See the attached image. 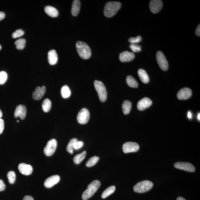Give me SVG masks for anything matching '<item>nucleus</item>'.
<instances>
[{"label":"nucleus","mask_w":200,"mask_h":200,"mask_svg":"<svg viewBox=\"0 0 200 200\" xmlns=\"http://www.w3.org/2000/svg\"><path fill=\"white\" fill-rule=\"evenodd\" d=\"M24 34V32L21 29L16 30L13 33L12 36L13 38H16L22 36Z\"/></svg>","instance_id":"35"},{"label":"nucleus","mask_w":200,"mask_h":200,"mask_svg":"<svg viewBox=\"0 0 200 200\" xmlns=\"http://www.w3.org/2000/svg\"><path fill=\"white\" fill-rule=\"evenodd\" d=\"M200 113H199V114H198V119H199V120H200Z\"/></svg>","instance_id":"46"},{"label":"nucleus","mask_w":200,"mask_h":200,"mask_svg":"<svg viewBox=\"0 0 200 200\" xmlns=\"http://www.w3.org/2000/svg\"><path fill=\"white\" fill-rule=\"evenodd\" d=\"M99 160V158L98 157L93 156V157H90L88 160L86 162V165L88 167H91L94 166L98 162Z\"/></svg>","instance_id":"30"},{"label":"nucleus","mask_w":200,"mask_h":200,"mask_svg":"<svg viewBox=\"0 0 200 200\" xmlns=\"http://www.w3.org/2000/svg\"><path fill=\"white\" fill-rule=\"evenodd\" d=\"M188 117L190 118V119L192 118V114L190 112H188Z\"/></svg>","instance_id":"43"},{"label":"nucleus","mask_w":200,"mask_h":200,"mask_svg":"<svg viewBox=\"0 0 200 200\" xmlns=\"http://www.w3.org/2000/svg\"><path fill=\"white\" fill-rule=\"evenodd\" d=\"M115 186H111L107 188L103 192L101 195V198L103 199L107 198V196H110L115 192Z\"/></svg>","instance_id":"26"},{"label":"nucleus","mask_w":200,"mask_h":200,"mask_svg":"<svg viewBox=\"0 0 200 200\" xmlns=\"http://www.w3.org/2000/svg\"><path fill=\"white\" fill-rule=\"evenodd\" d=\"M90 118V113L86 108H83L80 110L77 115V120L79 123L85 124L87 123Z\"/></svg>","instance_id":"7"},{"label":"nucleus","mask_w":200,"mask_h":200,"mask_svg":"<svg viewBox=\"0 0 200 200\" xmlns=\"http://www.w3.org/2000/svg\"><path fill=\"white\" fill-rule=\"evenodd\" d=\"M4 129V120L0 119V134L2 133Z\"/></svg>","instance_id":"38"},{"label":"nucleus","mask_w":200,"mask_h":200,"mask_svg":"<svg viewBox=\"0 0 200 200\" xmlns=\"http://www.w3.org/2000/svg\"><path fill=\"white\" fill-rule=\"evenodd\" d=\"M5 15L4 12H0V21L2 20L5 17Z\"/></svg>","instance_id":"42"},{"label":"nucleus","mask_w":200,"mask_h":200,"mask_svg":"<svg viewBox=\"0 0 200 200\" xmlns=\"http://www.w3.org/2000/svg\"><path fill=\"white\" fill-rule=\"evenodd\" d=\"M142 38L140 36H138L135 38H131L129 39L128 41L132 44L139 43L142 40Z\"/></svg>","instance_id":"36"},{"label":"nucleus","mask_w":200,"mask_h":200,"mask_svg":"<svg viewBox=\"0 0 200 200\" xmlns=\"http://www.w3.org/2000/svg\"><path fill=\"white\" fill-rule=\"evenodd\" d=\"M86 151H84L81 154H77L74 157L73 160L76 164H79L86 157Z\"/></svg>","instance_id":"25"},{"label":"nucleus","mask_w":200,"mask_h":200,"mask_svg":"<svg viewBox=\"0 0 200 200\" xmlns=\"http://www.w3.org/2000/svg\"><path fill=\"white\" fill-rule=\"evenodd\" d=\"M76 48L79 55L82 58L87 60L91 55V51L90 48L85 42L79 41L76 43Z\"/></svg>","instance_id":"2"},{"label":"nucleus","mask_w":200,"mask_h":200,"mask_svg":"<svg viewBox=\"0 0 200 200\" xmlns=\"http://www.w3.org/2000/svg\"><path fill=\"white\" fill-rule=\"evenodd\" d=\"M123 151L125 154L137 151L139 149L138 144L136 142H128L124 143L122 146Z\"/></svg>","instance_id":"9"},{"label":"nucleus","mask_w":200,"mask_h":200,"mask_svg":"<svg viewBox=\"0 0 200 200\" xmlns=\"http://www.w3.org/2000/svg\"><path fill=\"white\" fill-rule=\"evenodd\" d=\"M154 184L151 182L145 180L140 182L135 185L133 187V190L137 193H145L151 190Z\"/></svg>","instance_id":"5"},{"label":"nucleus","mask_w":200,"mask_h":200,"mask_svg":"<svg viewBox=\"0 0 200 200\" xmlns=\"http://www.w3.org/2000/svg\"><path fill=\"white\" fill-rule=\"evenodd\" d=\"M7 75L5 71H2L0 72V85L4 84L7 81Z\"/></svg>","instance_id":"33"},{"label":"nucleus","mask_w":200,"mask_h":200,"mask_svg":"<svg viewBox=\"0 0 200 200\" xmlns=\"http://www.w3.org/2000/svg\"><path fill=\"white\" fill-rule=\"evenodd\" d=\"M83 143L82 141H77L74 144V149H78L82 147L83 146Z\"/></svg>","instance_id":"37"},{"label":"nucleus","mask_w":200,"mask_h":200,"mask_svg":"<svg viewBox=\"0 0 200 200\" xmlns=\"http://www.w3.org/2000/svg\"><path fill=\"white\" fill-rule=\"evenodd\" d=\"M135 57V54L133 52L125 51L120 54L119 58L121 62H125L132 61Z\"/></svg>","instance_id":"16"},{"label":"nucleus","mask_w":200,"mask_h":200,"mask_svg":"<svg viewBox=\"0 0 200 200\" xmlns=\"http://www.w3.org/2000/svg\"><path fill=\"white\" fill-rule=\"evenodd\" d=\"M62 96L64 98H69L71 95L70 89L68 86L65 85L61 89Z\"/></svg>","instance_id":"28"},{"label":"nucleus","mask_w":200,"mask_h":200,"mask_svg":"<svg viewBox=\"0 0 200 200\" xmlns=\"http://www.w3.org/2000/svg\"><path fill=\"white\" fill-rule=\"evenodd\" d=\"M26 40L25 39L22 38L16 41L15 44L16 45L17 49L19 50L23 49L25 47Z\"/></svg>","instance_id":"31"},{"label":"nucleus","mask_w":200,"mask_h":200,"mask_svg":"<svg viewBox=\"0 0 200 200\" xmlns=\"http://www.w3.org/2000/svg\"><path fill=\"white\" fill-rule=\"evenodd\" d=\"M121 7V3L119 1H109L104 6V15L107 18L112 17L116 14Z\"/></svg>","instance_id":"1"},{"label":"nucleus","mask_w":200,"mask_h":200,"mask_svg":"<svg viewBox=\"0 0 200 200\" xmlns=\"http://www.w3.org/2000/svg\"><path fill=\"white\" fill-rule=\"evenodd\" d=\"M46 91V88L45 86L42 87H36L32 93V98L35 100H39L42 99Z\"/></svg>","instance_id":"15"},{"label":"nucleus","mask_w":200,"mask_h":200,"mask_svg":"<svg viewBox=\"0 0 200 200\" xmlns=\"http://www.w3.org/2000/svg\"><path fill=\"white\" fill-rule=\"evenodd\" d=\"M3 115L2 112H1V110H0V119H1V118L2 117Z\"/></svg>","instance_id":"45"},{"label":"nucleus","mask_w":200,"mask_h":200,"mask_svg":"<svg viewBox=\"0 0 200 200\" xmlns=\"http://www.w3.org/2000/svg\"><path fill=\"white\" fill-rule=\"evenodd\" d=\"M1 45H0V50H1Z\"/></svg>","instance_id":"47"},{"label":"nucleus","mask_w":200,"mask_h":200,"mask_svg":"<svg viewBox=\"0 0 200 200\" xmlns=\"http://www.w3.org/2000/svg\"><path fill=\"white\" fill-rule=\"evenodd\" d=\"M129 47L132 50L133 52H138L141 51V46L135 44H131L130 45Z\"/></svg>","instance_id":"34"},{"label":"nucleus","mask_w":200,"mask_h":200,"mask_svg":"<svg viewBox=\"0 0 200 200\" xmlns=\"http://www.w3.org/2000/svg\"><path fill=\"white\" fill-rule=\"evenodd\" d=\"M174 167L177 169L183 170L188 172H193L195 170L194 166L191 163L188 162H177L174 164Z\"/></svg>","instance_id":"10"},{"label":"nucleus","mask_w":200,"mask_h":200,"mask_svg":"<svg viewBox=\"0 0 200 200\" xmlns=\"http://www.w3.org/2000/svg\"><path fill=\"white\" fill-rule=\"evenodd\" d=\"M138 74L141 81L144 83H147L149 82V76L145 70L140 69L138 71Z\"/></svg>","instance_id":"22"},{"label":"nucleus","mask_w":200,"mask_h":200,"mask_svg":"<svg viewBox=\"0 0 200 200\" xmlns=\"http://www.w3.org/2000/svg\"><path fill=\"white\" fill-rule=\"evenodd\" d=\"M81 7V1L79 0H74L73 1L71 13L73 16H76L79 13Z\"/></svg>","instance_id":"20"},{"label":"nucleus","mask_w":200,"mask_h":200,"mask_svg":"<svg viewBox=\"0 0 200 200\" xmlns=\"http://www.w3.org/2000/svg\"><path fill=\"white\" fill-rule=\"evenodd\" d=\"M23 200H34L32 196L27 195L24 197Z\"/></svg>","instance_id":"41"},{"label":"nucleus","mask_w":200,"mask_h":200,"mask_svg":"<svg viewBox=\"0 0 200 200\" xmlns=\"http://www.w3.org/2000/svg\"><path fill=\"white\" fill-rule=\"evenodd\" d=\"M7 177L9 183L13 184L16 181V174L13 171H10L7 173Z\"/></svg>","instance_id":"32"},{"label":"nucleus","mask_w":200,"mask_h":200,"mask_svg":"<svg viewBox=\"0 0 200 200\" xmlns=\"http://www.w3.org/2000/svg\"><path fill=\"white\" fill-rule=\"evenodd\" d=\"M57 146V140L54 139H52L48 142L44 149V153L47 157H50L54 154Z\"/></svg>","instance_id":"6"},{"label":"nucleus","mask_w":200,"mask_h":200,"mask_svg":"<svg viewBox=\"0 0 200 200\" xmlns=\"http://www.w3.org/2000/svg\"><path fill=\"white\" fill-rule=\"evenodd\" d=\"M14 115L15 118L19 117L21 119H25L26 115V106L22 104H19L17 106Z\"/></svg>","instance_id":"12"},{"label":"nucleus","mask_w":200,"mask_h":200,"mask_svg":"<svg viewBox=\"0 0 200 200\" xmlns=\"http://www.w3.org/2000/svg\"><path fill=\"white\" fill-rule=\"evenodd\" d=\"M78 141V139L75 138L71 139L66 147V151L68 152L71 154H73L74 144Z\"/></svg>","instance_id":"29"},{"label":"nucleus","mask_w":200,"mask_h":200,"mask_svg":"<svg viewBox=\"0 0 200 200\" xmlns=\"http://www.w3.org/2000/svg\"><path fill=\"white\" fill-rule=\"evenodd\" d=\"M44 10L45 13L51 17H57L59 15L58 11L57 9L51 6H46L45 7Z\"/></svg>","instance_id":"21"},{"label":"nucleus","mask_w":200,"mask_h":200,"mask_svg":"<svg viewBox=\"0 0 200 200\" xmlns=\"http://www.w3.org/2000/svg\"><path fill=\"white\" fill-rule=\"evenodd\" d=\"M177 200H186L185 198L179 196L177 198Z\"/></svg>","instance_id":"44"},{"label":"nucleus","mask_w":200,"mask_h":200,"mask_svg":"<svg viewBox=\"0 0 200 200\" xmlns=\"http://www.w3.org/2000/svg\"><path fill=\"white\" fill-rule=\"evenodd\" d=\"M192 95L191 89L189 88H185L178 92L177 96L179 99L186 100L190 98Z\"/></svg>","instance_id":"13"},{"label":"nucleus","mask_w":200,"mask_h":200,"mask_svg":"<svg viewBox=\"0 0 200 200\" xmlns=\"http://www.w3.org/2000/svg\"><path fill=\"white\" fill-rule=\"evenodd\" d=\"M18 169L23 175H29L33 172V168L31 165L21 163L18 166Z\"/></svg>","instance_id":"17"},{"label":"nucleus","mask_w":200,"mask_h":200,"mask_svg":"<svg viewBox=\"0 0 200 200\" xmlns=\"http://www.w3.org/2000/svg\"><path fill=\"white\" fill-rule=\"evenodd\" d=\"M100 186L101 182L98 180L92 181L88 186L87 189L83 192L82 195L83 199L86 200L91 197L96 193Z\"/></svg>","instance_id":"3"},{"label":"nucleus","mask_w":200,"mask_h":200,"mask_svg":"<svg viewBox=\"0 0 200 200\" xmlns=\"http://www.w3.org/2000/svg\"><path fill=\"white\" fill-rule=\"evenodd\" d=\"M132 103L129 101H124L122 105V108L123 113L125 115H128L131 111L132 108Z\"/></svg>","instance_id":"23"},{"label":"nucleus","mask_w":200,"mask_h":200,"mask_svg":"<svg viewBox=\"0 0 200 200\" xmlns=\"http://www.w3.org/2000/svg\"><path fill=\"white\" fill-rule=\"evenodd\" d=\"M60 180V177L58 175H54L49 177L45 180L44 186L46 188H51L57 184Z\"/></svg>","instance_id":"14"},{"label":"nucleus","mask_w":200,"mask_h":200,"mask_svg":"<svg viewBox=\"0 0 200 200\" xmlns=\"http://www.w3.org/2000/svg\"><path fill=\"white\" fill-rule=\"evenodd\" d=\"M152 104V101L149 98L145 97L138 101L137 108L138 110L141 111L149 107Z\"/></svg>","instance_id":"18"},{"label":"nucleus","mask_w":200,"mask_h":200,"mask_svg":"<svg viewBox=\"0 0 200 200\" xmlns=\"http://www.w3.org/2000/svg\"><path fill=\"white\" fill-rule=\"evenodd\" d=\"M94 85L100 101L101 102H104L107 97V92L105 86L101 81L98 80H95Z\"/></svg>","instance_id":"4"},{"label":"nucleus","mask_w":200,"mask_h":200,"mask_svg":"<svg viewBox=\"0 0 200 200\" xmlns=\"http://www.w3.org/2000/svg\"><path fill=\"white\" fill-rule=\"evenodd\" d=\"M157 62L160 68L163 71L167 70L168 63L164 54L161 51H158L156 55Z\"/></svg>","instance_id":"8"},{"label":"nucleus","mask_w":200,"mask_h":200,"mask_svg":"<svg viewBox=\"0 0 200 200\" xmlns=\"http://www.w3.org/2000/svg\"><path fill=\"white\" fill-rule=\"evenodd\" d=\"M17 122H19V120H17Z\"/></svg>","instance_id":"48"},{"label":"nucleus","mask_w":200,"mask_h":200,"mask_svg":"<svg viewBox=\"0 0 200 200\" xmlns=\"http://www.w3.org/2000/svg\"><path fill=\"white\" fill-rule=\"evenodd\" d=\"M58 56L55 50H51L48 53V61L50 65H53L57 63Z\"/></svg>","instance_id":"19"},{"label":"nucleus","mask_w":200,"mask_h":200,"mask_svg":"<svg viewBox=\"0 0 200 200\" xmlns=\"http://www.w3.org/2000/svg\"><path fill=\"white\" fill-rule=\"evenodd\" d=\"M126 83L130 87L133 88H137L138 86V83L135 78L131 75H129L127 77Z\"/></svg>","instance_id":"24"},{"label":"nucleus","mask_w":200,"mask_h":200,"mask_svg":"<svg viewBox=\"0 0 200 200\" xmlns=\"http://www.w3.org/2000/svg\"><path fill=\"white\" fill-rule=\"evenodd\" d=\"M6 185L4 181L1 179H0V192L3 191L5 190Z\"/></svg>","instance_id":"39"},{"label":"nucleus","mask_w":200,"mask_h":200,"mask_svg":"<svg viewBox=\"0 0 200 200\" xmlns=\"http://www.w3.org/2000/svg\"><path fill=\"white\" fill-rule=\"evenodd\" d=\"M51 101L49 99H47L44 100L42 104V110L45 112H48L50 111L51 108Z\"/></svg>","instance_id":"27"},{"label":"nucleus","mask_w":200,"mask_h":200,"mask_svg":"<svg viewBox=\"0 0 200 200\" xmlns=\"http://www.w3.org/2000/svg\"><path fill=\"white\" fill-rule=\"evenodd\" d=\"M195 34H196V35L198 36H200V24L199 25H198L196 29V32H195Z\"/></svg>","instance_id":"40"},{"label":"nucleus","mask_w":200,"mask_h":200,"mask_svg":"<svg viewBox=\"0 0 200 200\" xmlns=\"http://www.w3.org/2000/svg\"><path fill=\"white\" fill-rule=\"evenodd\" d=\"M163 3L161 0H151L149 3V8L153 13H157L161 10Z\"/></svg>","instance_id":"11"}]
</instances>
